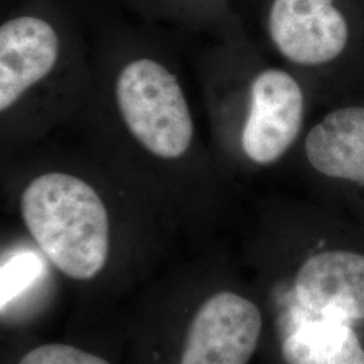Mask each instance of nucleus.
Masks as SVG:
<instances>
[{
    "mask_svg": "<svg viewBox=\"0 0 364 364\" xmlns=\"http://www.w3.org/2000/svg\"><path fill=\"white\" fill-rule=\"evenodd\" d=\"M161 4L162 10L178 15H195L200 18H224L227 13L225 0H153Z\"/></svg>",
    "mask_w": 364,
    "mask_h": 364,
    "instance_id": "obj_11",
    "label": "nucleus"
},
{
    "mask_svg": "<svg viewBox=\"0 0 364 364\" xmlns=\"http://www.w3.org/2000/svg\"><path fill=\"white\" fill-rule=\"evenodd\" d=\"M264 31L329 105L364 84V0H267Z\"/></svg>",
    "mask_w": 364,
    "mask_h": 364,
    "instance_id": "obj_1",
    "label": "nucleus"
},
{
    "mask_svg": "<svg viewBox=\"0 0 364 364\" xmlns=\"http://www.w3.org/2000/svg\"><path fill=\"white\" fill-rule=\"evenodd\" d=\"M264 320L259 306L231 290L216 291L193 314L180 364H248Z\"/></svg>",
    "mask_w": 364,
    "mask_h": 364,
    "instance_id": "obj_7",
    "label": "nucleus"
},
{
    "mask_svg": "<svg viewBox=\"0 0 364 364\" xmlns=\"http://www.w3.org/2000/svg\"><path fill=\"white\" fill-rule=\"evenodd\" d=\"M61 54V34L48 15L26 11L0 26V111L9 112L52 73Z\"/></svg>",
    "mask_w": 364,
    "mask_h": 364,
    "instance_id": "obj_8",
    "label": "nucleus"
},
{
    "mask_svg": "<svg viewBox=\"0 0 364 364\" xmlns=\"http://www.w3.org/2000/svg\"><path fill=\"white\" fill-rule=\"evenodd\" d=\"M281 355L287 364H364V344L353 324L293 316Z\"/></svg>",
    "mask_w": 364,
    "mask_h": 364,
    "instance_id": "obj_9",
    "label": "nucleus"
},
{
    "mask_svg": "<svg viewBox=\"0 0 364 364\" xmlns=\"http://www.w3.org/2000/svg\"><path fill=\"white\" fill-rule=\"evenodd\" d=\"M18 364H111L107 359L73 346L52 343L26 352Z\"/></svg>",
    "mask_w": 364,
    "mask_h": 364,
    "instance_id": "obj_10",
    "label": "nucleus"
},
{
    "mask_svg": "<svg viewBox=\"0 0 364 364\" xmlns=\"http://www.w3.org/2000/svg\"><path fill=\"white\" fill-rule=\"evenodd\" d=\"M293 246V316L364 321V224L332 208L297 220Z\"/></svg>",
    "mask_w": 364,
    "mask_h": 364,
    "instance_id": "obj_2",
    "label": "nucleus"
},
{
    "mask_svg": "<svg viewBox=\"0 0 364 364\" xmlns=\"http://www.w3.org/2000/svg\"><path fill=\"white\" fill-rule=\"evenodd\" d=\"M115 103L126 130L147 153L165 161L185 156L195 123L176 75L153 58L132 60L115 80Z\"/></svg>",
    "mask_w": 364,
    "mask_h": 364,
    "instance_id": "obj_5",
    "label": "nucleus"
},
{
    "mask_svg": "<svg viewBox=\"0 0 364 364\" xmlns=\"http://www.w3.org/2000/svg\"><path fill=\"white\" fill-rule=\"evenodd\" d=\"M296 150L329 208L347 210L364 224V93L331 103L309 123Z\"/></svg>",
    "mask_w": 364,
    "mask_h": 364,
    "instance_id": "obj_6",
    "label": "nucleus"
},
{
    "mask_svg": "<svg viewBox=\"0 0 364 364\" xmlns=\"http://www.w3.org/2000/svg\"><path fill=\"white\" fill-rule=\"evenodd\" d=\"M28 234L53 266L76 281L105 269L111 250V221L91 183L65 171H46L21 195Z\"/></svg>",
    "mask_w": 364,
    "mask_h": 364,
    "instance_id": "obj_3",
    "label": "nucleus"
},
{
    "mask_svg": "<svg viewBox=\"0 0 364 364\" xmlns=\"http://www.w3.org/2000/svg\"><path fill=\"white\" fill-rule=\"evenodd\" d=\"M317 100L312 85L290 68L251 65L236 96L235 150L248 168L277 165L299 147Z\"/></svg>",
    "mask_w": 364,
    "mask_h": 364,
    "instance_id": "obj_4",
    "label": "nucleus"
}]
</instances>
